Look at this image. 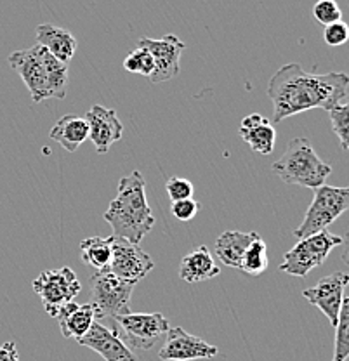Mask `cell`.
Here are the masks:
<instances>
[{"label":"cell","mask_w":349,"mask_h":361,"mask_svg":"<svg viewBox=\"0 0 349 361\" xmlns=\"http://www.w3.org/2000/svg\"><path fill=\"white\" fill-rule=\"evenodd\" d=\"M91 306L96 311V322L99 319H111L118 314L130 313V297L136 283L120 280L108 268L94 271L92 278Z\"/></svg>","instance_id":"obj_5"},{"label":"cell","mask_w":349,"mask_h":361,"mask_svg":"<svg viewBox=\"0 0 349 361\" xmlns=\"http://www.w3.org/2000/svg\"><path fill=\"white\" fill-rule=\"evenodd\" d=\"M111 242L114 236L101 238V236H91L80 242L82 261L96 271L108 268L111 259Z\"/></svg>","instance_id":"obj_22"},{"label":"cell","mask_w":349,"mask_h":361,"mask_svg":"<svg viewBox=\"0 0 349 361\" xmlns=\"http://www.w3.org/2000/svg\"><path fill=\"white\" fill-rule=\"evenodd\" d=\"M80 345L92 349L104 361H137L136 355L123 344L118 334L101 322H94L84 337L77 338Z\"/></svg>","instance_id":"obj_15"},{"label":"cell","mask_w":349,"mask_h":361,"mask_svg":"<svg viewBox=\"0 0 349 361\" xmlns=\"http://www.w3.org/2000/svg\"><path fill=\"white\" fill-rule=\"evenodd\" d=\"M114 229V236L140 245L155 226V216L146 198V180L140 171L120 179L116 197L103 214Z\"/></svg>","instance_id":"obj_2"},{"label":"cell","mask_w":349,"mask_h":361,"mask_svg":"<svg viewBox=\"0 0 349 361\" xmlns=\"http://www.w3.org/2000/svg\"><path fill=\"white\" fill-rule=\"evenodd\" d=\"M240 269L243 273L250 274V276H261L268 269V247H266V242L259 235L247 247Z\"/></svg>","instance_id":"obj_23"},{"label":"cell","mask_w":349,"mask_h":361,"mask_svg":"<svg viewBox=\"0 0 349 361\" xmlns=\"http://www.w3.org/2000/svg\"><path fill=\"white\" fill-rule=\"evenodd\" d=\"M200 209H202L200 202H197L195 198H188V200L172 202L171 212L178 221H181V223H188V221H191L195 216H197Z\"/></svg>","instance_id":"obj_30"},{"label":"cell","mask_w":349,"mask_h":361,"mask_svg":"<svg viewBox=\"0 0 349 361\" xmlns=\"http://www.w3.org/2000/svg\"><path fill=\"white\" fill-rule=\"evenodd\" d=\"M219 348L207 344L204 338L191 336L181 326H171L165 334V342L159 351V358L164 361H195L216 358Z\"/></svg>","instance_id":"obj_12"},{"label":"cell","mask_w":349,"mask_h":361,"mask_svg":"<svg viewBox=\"0 0 349 361\" xmlns=\"http://www.w3.org/2000/svg\"><path fill=\"white\" fill-rule=\"evenodd\" d=\"M349 276L343 271H336V273L329 274V276L322 278L314 287L306 288L302 292V297L307 302L313 304L314 307L322 311L330 322V325L336 329L337 318H339L341 306H343V299L346 297Z\"/></svg>","instance_id":"obj_13"},{"label":"cell","mask_w":349,"mask_h":361,"mask_svg":"<svg viewBox=\"0 0 349 361\" xmlns=\"http://www.w3.org/2000/svg\"><path fill=\"white\" fill-rule=\"evenodd\" d=\"M84 118L87 120L89 126V139L94 142L99 155L108 153L111 145L122 139L123 126L116 116L115 110L104 108L101 104H94Z\"/></svg>","instance_id":"obj_14"},{"label":"cell","mask_w":349,"mask_h":361,"mask_svg":"<svg viewBox=\"0 0 349 361\" xmlns=\"http://www.w3.org/2000/svg\"><path fill=\"white\" fill-rule=\"evenodd\" d=\"M153 268H155V262L140 245L114 236L108 271H111L120 280L133 281L137 285V281H141Z\"/></svg>","instance_id":"obj_11"},{"label":"cell","mask_w":349,"mask_h":361,"mask_svg":"<svg viewBox=\"0 0 349 361\" xmlns=\"http://www.w3.org/2000/svg\"><path fill=\"white\" fill-rule=\"evenodd\" d=\"M257 236L256 231L243 233V231H224L219 238L216 240V255L224 266L228 268L240 269L242 257L245 254L247 247L250 245Z\"/></svg>","instance_id":"obj_21"},{"label":"cell","mask_w":349,"mask_h":361,"mask_svg":"<svg viewBox=\"0 0 349 361\" xmlns=\"http://www.w3.org/2000/svg\"><path fill=\"white\" fill-rule=\"evenodd\" d=\"M339 245H343V236L333 235L326 229L306 236L285 254L280 271L298 278L307 276V273L324 264L330 252Z\"/></svg>","instance_id":"obj_6"},{"label":"cell","mask_w":349,"mask_h":361,"mask_svg":"<svg viewBox=\"0 0 349 361\" xmlns=\"http://www.w3.org/2000/svg\"><path fill=\"white\" fill-rule=\"evenodd\" d=\"M123 68H125L129 73L136 75H145V77H152L153 70H155V63H153L152 54H149L146 49L136 47L133 52H129L123 61Z\"/></svg>","instance_id":"obj_25"},{"label":"cell","mask_w":349,"mask_h":361,"mask_svg":"<svg viewBox=\"0 0 349 361\" xmlns=\"http://www.w3.org/2000/svg\"><path fill=\"white\" fill-rule=\"evenodd\" d=\"M271 169L283 183L311 190L324 186L326 178L332 174V167L317 155L311 141L306 137L290 139L283 155Z\"/></svg>","instance_id":"obj_4"},{"label":"cell","mask_w":349,"mask_h":361,"mask_svg":"<svg viewBox=\"0 0 349 361\" xmlns=\"http://www.w3.org/2000/svg\"><path fill=\"white\" fill-rule=\"evenodd\" d=\"M49 137L61 145L66 152L73 153L89 139V126L84 116L65 115L54 123Z\"/></svg>","instance_id":"obj_20"},{"label":"cell","mask_w":349,"mask_h":361,"mask_svg":"<svg viewBox=\"0 0 349 361\" xmlns=\"http://www.w3.org/2000/svg\"><path fill=\"white\" fill-rule=\"evenodd\" d=\"M33 290L42 299L44 310L49 316L54 318L59 307L73 302L75 297L82 290V283L78 281L77 273L68 266L59 269L42 271L32 283Z\"/></svg>","instance_id":"obj_9"},{"label":"cell","mask_w":349,"mask_h":361,"mask_svg":"<svg viewBox=\"0 0 349 361\" xmlns=\"http://www.w3.org/2000/svg\"><path fill=\"white\" fill-rule=\"evenodd\" d=\"M37 44L40 47L46 49L47 52H51L58 61L61 63H68L71 61V58L77 52L78 42L73 35L68 32V30L61 28V26H54V25H39L37 26Z\"/></svg>","instance_id":"obj_18"},{"label":"cell","mask_w":349,"mask_h":361,"mask_svg":"<svg viewBox=\"0 0 349 361\" xmlns=\"http://www.w3.org/2000/svg\"><path fill=\"white\" fill-rule=\"evenodd\" d=\"M349 78L346 73H307L298 63L281 66L268 84V97L273 103L271 123L298 113L330 108L348 103Z\"/></svg>","instance_id":"obj_1"},{"label":"cell","mask_w":349,"mask_h":361,"mask_svg":"<svg viewBox=\"0 0 349 361\" xmlns=\"http://www.w3.org/2000/svg\"><path fill=\"white\" fill-rule=\"evenodd\" d=\"M349 37V28L344 21H336L332 25H326L324 30V39L325 44L330 47H339L348 42Z\"/></svg>","instance_id":"obj_29"},{"label":"cell","mask_w":349,"mask_h":361,"mask_svg":"<svg viewBox=\"0 0 349 361\" xmlns=\"http://www.w3.org/2000/svg\"><path fill=\"white\" fill-rule=\"evenodd\" d=\"M330 122H332V130L336 133L337 137H339L341 146H343L344 152H348V130H349V104L341 103L337 106L330 108L329 110Z\"/></svg>","instance_id":"obj_26"},{"label":"cell","mask_w":349,"mask_h":361,"mask_svg":"<svg viewBox=\"0 0 349 361\" xmlns=\"http://www.w3.org/2000/svg\"><path fill=\"white\" fill-rule=\"evenodd\" d=\"M221 268L214 261L212 254L205 245L195 248L183 257L179 266V278L188 283H198L219 276Z\"/></svg>","instance_id":"obj_19"},{"label":"cell","mask_w":349,"mask_h":361,"mask_svg":"<svg viewBox=\"0 0 349 361\" xmlns=\"http://www.w3.org/2000/svg\"><path fill=\"white\" fill-rule=\"evenodd\" d=\"M114 332L118 334L123 344L129 349H142L149 351L165 337L169 326V319L162 313H125L118 314L111 319Z\"/></svg>","instance_id":"obj_8"},{"label":"cell","mask_w":349,"mask_h":361,"mask_svg":"<svg viewBox=\"0 0 349 361\" xmlns=\"http://www.w3.org/2000/svg\"><path fill=\"white\" fill-rule=\"evenodd\" d=\"M0 361H21L14 342H6L0 345Z\"/></svg>","instance_id":"obj_31"},{"label":"cell","mask_w":349,"mask_h":361,"mask_svg":"<svg viewBox=\"0 0 349 361\" xmlns=\"http://www.w3.org/2000/svg\"><path fill=\"white\" fill-rule=\"evenodd\" d=\"M165 191H167L169 198L172 202H181L188 200V198H193L195 186L190 179L172 176V178H169L167 184H165Z\"/></svg>","instance_id":"obj_28"},{"label":"cell","mask_w":349,"mask_h":361,"mask_svg":"<svg viewBox=\"0 0 349 361\" xmlns=\"http://www.w3.org/2000/svg\"><path fill=\"white\" fill-rule=\"evenodd\" d=\"M65 338H80L89 332L96 322V311L91 304L68 302L59 307L54 316Z\"/></svg>","instance_id":"obj_17"},{"label":"cell","mask_w":349,"mask_h":361,"mask_svg":"<svg viewBox=\"0 0 349 361\" xmlns=\"http://www.w3.org/2000/svg\"><path fill=\"white\" fill-rule=\"evenodd\" d=\"M9 65L21 77L33 103L44 99H65L68 85V66L58 61L39 44L9 54Z\"/></svg>","instance_id":"obj_3"},{"label":"cell","mask_w":349,"mask_h":361,"mask_svg":"<svg viewBox=\"0 0 349 361\" xmlns=\"http://www.w3.org/2000/svg\"><path fill=\"white\" fill-rule=\"evenodd\" d=\"M313 16L320 25H332L336 21H343V11L336 0H318L313 7Z\"/></svg>","instance_id":"obj_27"},{"label":"cell","mask_w":349,"mask_h":361,"mask_svg":"<svg viewBox=\"0 0 349 361\" xmlns=\"http://www.w3.org/2000/svg\"><path fill=\"white\" fill-rule=\"evenodd\" d=\"M349 209V190L348 188L324 186L314 190L313 203L307 209L304 221L299 228L294 229V236L299 240L320 233L336 223Z\"/></svg>","instance_id":"obj_7"},{"label":"cell","mask_w":349,"mask_h":361,"mask_svg":"<svg viewBox=\"0 0 349 361\" xmlns=\"http://www.w3.org/2000/svg\"><path fill=\"white\" fill-rule=\"evenodd\" d=\"M137 47L146 49L152 54L153 63H155V70L149 77L152 84H162V82L178 77L179 70H181L179 61H181V56L186 49V44L178 35L169 33L162 39H146V37H142Z\"/></svg>","instance_id":"obj_10"},{"label":"cell","mask_w":349,"mask_h":361,"mask_svg":"<svg viewBox=\"0 0 349 361\" xmlns=\"http://www.w3.org/2000/svg\"><path fill=\"white\" fill-rule=\"evenodd\" d=\"M348 356H349V297L346 295L343 299L339 318H337L332 361H346Z\"/></svg>","instance_id":"obj_24"},{"label":"cell","mask_w":349,"mask_h":361,"mask_svg":"<svg viewBox=\"0 0 349 361\" xmlns=\"http://www.w3.org/2000/svg\"><path fill=\"white\" fill-rule=\"evenodd\" d=\"M240 135L259 155H269L275 149L276 130L271 120H268L261 113H250L242 120Z\"/></svg>","instance_id":"obj_16"}]
</instances>
